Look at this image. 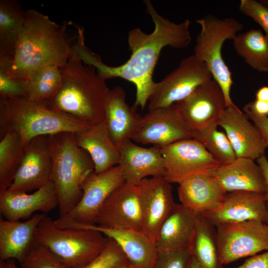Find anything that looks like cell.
Listing matches in <instances>:
<instances>
[{"label":"cell","mask_w":268,"mask_h":268,"mask_svg":"<svg viewBox=\"0 0 268 268\" xmlns=\"http://www.w3.org/2000/svg\"><path fill=\"white\" fill-rule=\"evenodd\" d=\"M144 3L154 29L149 34L139 28L130 30L128 42L132 54L124 64L116 67L105 64L98 55L86 47L84 38H79L73 47L83 63L95 67L103 79L119 77L134 84L136 88L134 107L142 109L148 102L155 87L153 72L163 48L169 46L184 49L192 40L189 19L175 23L158 14L150 0H145Z\"/></svg>","instance_id":"1"},{"label":"cell","mask_w":268,"mask_h":268,"mask_svg":"<svg viewBox=\"0 0 268 268\" xmlns=\"http://www.w3.org/2000/svg\"><path fill=\"white\" fill-rule=\"evenodd\" d=\"M72 52V46L59 24L37 10L26 9L8 75L25 81L33 71L41 67L61 68Z\"/></svg>","instance_id":"2"},{"label":"cell","mask_w":268,"mask_h":268,"mask_svg":"<svg viewBox=\"0 0 268 268\" xmlns=\"http://www.w3.org/2000/svg\"><path fill=\"white\" fill-rule=\"evenodd\" d=\"M58 91L48 104L52 110L93 126L105 122V108L110 89L95 67L85 64L73 51L61 67Z\"/></svg>","instance_id":"3"},{"label":"cell","mask_w":268,"mask_h":268,"mask_svg":"<svg viewBox=\"0 0 268 268\" xmlns=\"http://www.w3.org/2000/svg\"><path fill=\"white\" fill-rule=\"evenodd\" d=\"M90 127L70 115L52 110L45 103L26 97L0 98V137L8 132L15 133L24 148L39 136L76 133Z\"/></svg>","instance_id":"4"},{"label":"cell","mask_w":268,"mask_h":268,"mask_svg":"<svg viewBox=\"0 0 268 268\" xmlns=\"http://www.w3.org/2000/svg\"><path fill=\"white\" fill-rule=\"evenodd\" d=\"M74 133L63 132L49 135L52 177L57 192L60 215L73 209L82 195L85 179L94 171L89 154L79 147Z\"/></svg>","instance_id":"5"},{"label":"cell","mask_w":268,"mask_h":268,"mask_svg":"<svg viewBox=\"0 0 268 268\" xmlns=\"http://www.w3.org/2000/svg\"><path fill=\"white\" fill-rule=\"evenodd\" d=\"M108 238L93 230L57 228L46 214L36 229L35 242L70 268H83L103 250Z\"/></svg>","instance_id":"6"},{"label":"cell","mask_w":268,"mask_h":268,"mask_svg":"<svg viewBox=\"0 0 268 268\" xmlns=\"http://www.w3.org/2000/svg\"><path fill=\"white\" fill-rule=\"evenodd\" d=\"M201 30L196 39L194 55L203 62L224 93L227 107L234 104L231 97L233 81L232 74L222 56V48L227 40H233L243 28L234 18L220 19L208 14L196 20Z\"/></svg>","instance_id":"7"},{"label":"cell","mask_w":268,"mask_h":268,"mask_svg":"<svg viewBox=\"0 0 268 268\" xmlns=\"http://www.w3.org/2000/svg\"><path fill=\"white\" fill-rule=\"evenodd\" d=\"M125 183L119 165L101 173L93 172L82 184V195L78 203L69 212L54 220V224L60 229H80L95 225L98 213L105 201Z\"/></svg>","instance_id":"8"},{"label":"cell","mask_w":268,"mask_h":268,"mask_svg":"<svg viewBox=\"0 0 268 268\" xmlns=\"http://www.w3.org/2000/svg\"><path fill=\"white\" fill-rule=\"evenodd\" d=\"M206 65L194 55L156 82L148 100V111L167 108L188 97L199 86L212 78Z\"/></svg>","instance_id":"9"},{"label":"cell","mask_w":268,"mask_h":268,"mask_svg":"<svg viewBox=\"0 0 268 268\" xmlns=\"http://www.w3.org/2000/svg\"><path fill=\"white\" fill-rule=\"evenodd\" d=\"M215 227L221 265L268 250V231L260 221L223 223Z\"/></svg>","instance_id":"10"},{"label":"cell","mask_w":268,"mask_h":268,"mask_svg":"<svg viewBox=\"0 0 268 268\" xmlns=\"http://www.w3.org/2000/svg\"><path fill=\"white\" fill-rule=\"evenodd\" d=\"M163 159V177L179 184L193 175L210 172L220 165L199 142L181 140L160 147Z\"/></svg>","instance_id":"11"},{"label":"cell","mask_w":268,"mask_h":268,"mask_svg":"<svg viewBox=\"0 0 268 268\" xmlns=\"http://www.w3.org/2000/svg\"><path fill=\"white\" fill-rule=\"evenodd\" d=\"M175 105L193 132L217 122L227 108L222 89L212 78L201 84L186 99Z\"/></svg>","instance_id":"12"},{"label":"cell","mask_w":268,"mask_h":268,"mask_svg":"<svg viewBox=\"0 0 268 268\" xmlns=\"http://www.w3.org/2000/svg\"><path fill=\"white\" fill-rule=\"evenodd\" d=\"M193 132L180 116L175 105L148 111L141 118L132 140L162 147L177 141L193 138Z\"/></svg>","instance_id":"13"},{"label":"cell","mask_w":268,"mask_h":268,"mask_svg":"<svg viewBox=\"0 0 268 268\" xmlns=\"http://www.w3.org/2000/svg\"><path fill=\"white\" fill-rule=\"evenodd\" d=\"M170 184L160 176L145 178L137 185L142 231L154 243L161 226L175 204Z\"/></svg>","instance_id":"14"},{"label":"cell","mask_w":268,"mask_h":268,"mask_svg":"<svg viewBox=\"0 0 268 268\" xmlns=\"http://www.w3.org/2000/svg\"><path fill=\"white\" fill-rule=\"evenodd\" d=\"M52 167L49 135L33 138L24 148L20 166L7 190L27 193L38 189L51 181Z\"/></svg>","instance_id":"15"},{"label":"cell","mask_w":268,"mask_h":268,"mask_svg":"<svg viewBox=\"0 0 268 268\" xmlns=\"http://www.w3.org/2000/svg\"><path fill=\"white\" fill-rule=\"evenodd\" d=\"M225 131L237 158L257 159L268 148L258 127L235 104L227 107L217 120Z\"/></svg>","instance_id":"16"},{"label":"cell","mask_w":268,"mask_h":268,"mask_svg":"<svg viewBox=\"0 0 268 268\" xmlns=\"http://www.w3.org/2000/svg\"><path fill=\"white\" fill-rule=\"evenodd\" d=\"M95 225L142 231L137 186L125 183L114 191L100 208Z\"/></svg>","instance_id":"17"},{"label":"cell","mask_w":268,"mask_h":268,"mask_svg":"<svg viewBox=\"0 0 268 268\" xmlns=\"http://www.w3.org/2000/svg\"><path fill=\"white\" fill-rule=\"evenodd\" d=\"M214 226L223 223L258 220L268 224V208L264 193L252 191L227 192L215 210L204 215Z\"/></svg>","instance_id":"18"},{"label":"cell","mask_w":268,"mask_h":268,"mask_svg":"<svg viewBox=\"0 0 268 268\" xmlns=\"http://www.w3.org/2000/svg\"><path fill=\"white\" fill-rule=\"evenodd\" d=\"M178 184L181 204L198 215H204L217 209L227 193L211 171L193 175Z\"/></svg>","instance_id":"19"},{"label":"cell","mask_w":268,"mask_h":268,"mask_svg":"<svg viewBox=\"0 0 268 268\" xmlns=\"http://www.w3.org/2000/svg\"><path fill=\"white\" fill-rule=\"evenodd\" d=\"M58 205V198L52 181L32 194L8 190L0 193V211L7 220L28 218L36 211L46 213Z\"/></svg>","instance_id":"20"},{"label":"cell","mask_w":268,"mask_h":268,"mask_svg":"<svg viewBox=\"0 0 268 268\" xmlns=\"http://www.w3.org/2000/svg\"><path fill=\"white\" fill-rule=\"evenodd\" d=\"M120 166L126 183L137 186L145 178L164 176L160 147L146 148L130 140L120 147Z\"/></svg>","instance_id":"21"},{"label":"cell","mask_w":268,"mask_h":268,"mask_svg":"<svg viewBox=\"0 0 268 268\" xmlns=\"http://www.w3.org/2000/svg\"><path fill=\"white\" fill-rule=\"evenodd\" d=\"M79 229L95 230L113 239L135 268H153L158 250L155 243L142 231L132 229L110 228L97 225L85 226Z\"/></svg>","instance_id":"22"},{"label":"cell","mask_w":268,"mask_h":268,"mask_svg":"<svg viewBox=\"0 0 268 268\" xmlns=\"http://www.w3.org/2000/svg\"><path fill=\"white\" fill-rule=\"evenodd\" d=\"M141 117L127 103L122 87L109 90L105 104V123L111 138L119 148L132 140Z\"/></svg>","instance_id":"23"},{"label":"cell","mask_w":268,"mask_h":268,"mask_svg":"<svg viewBox=\"0 0 268 268\" xmlns=\"http://www.w3.org/2000/svg\"><path fill=\"white\" fill-rule=\"evenodd\" d=\"M45 214H34L23 222L0 219V260H23L35 244L37 228Z\"/></svg>","instance_id":"24"},{"label":"cell","mask_w":268,"mask_h":268,"mask_svg":"<svg viewBox=\"0 0 268 268\" xmlns=\"http://www.w3.org/2000/svg\"><path fill=\"white\" fill-rule=\"evenodd\" d=\"M198 215L175 203L161 226L155 244L158 251H174L189 248Z\"/></svg>","instance_id":"25"},{"label":"cell","mask_w":268,"mask_h":268,"mask_svg":"<svg viewBox=\"0 0 268 268\" xmlns=\"http://www.w3.org/2000/svg\"><path fill=\"white\" fill-rule=\"evenodd\" d=\"M74 134L78 146L91 158L95 173H101L118 165L120 148L111 138L105 122Z\"/></svg>","instance_id":"26"},{"label":"cell","mask_w":268,"mask_h":268,"mask_svg":"<svg viewBox=\"0 0 268 268\" xmlns=\"http://www.w3.org/2000/svg\"><path fill=\"white\" fill-rule=\"evenodd\" d=\"M226 192L252 191L264 193L266 185L260 166L254 160L237 158L233 162L220 165L211 171Z\"/></svg>","instance_id":"27"},{"label":"cell","mask_w":268,"mask_h":268,"mask_svg":"<svg viewBox=\"0 0 268 268\" xmlns=\"http://www.w3.org/2000/svg\"><path fill=\"white\" fill-rule=\"evenodd\" d=\"M189 249L201 268H223L219 260L216 227L203 215H198Z\"/></svg>","instance_id":"28"},{"label":"cell","mask_w":268,"mask_h":268,"mask_svg":"<svg viewBox=\"0 0 268 268\" xmlns=\"http://www.w3.org/2000/svg\"><path fill=\"white\" fill-rule=\"evenodd\" d=\"M237 54L254 69L268 72V39L260 29H251L232 40Z\"/></svg>","instance_id":"29"},{"label":"cell","mask_w":268,"mask_h":268,"mask_svg":"<svg viewBox=\"0 0 268 268\" xmlns=\"http://www.w3.org/2000/svg\"><path fill=\"white\" fill-rule=\"evenodd\" d=\"M25 12L17 0H0V55L13 57L24 23Z\"/></svg>","instance_id":"30"},{"label":"cell","mask_w":268,"mask_h":268,"mask_svg":"<svg viewBox=\"0 0 268 268\" xmlns=\"http://www.w3.org/2000/svg\"><path fill=\"white\" fill-rule=\"evenodd\" d=\"M62 79L60 67L46 66L35 70L25 80L27 98L48 105L60 89Z\"/></svg>","instance_id":"31"},{"label":"cell","mask_w":268,"mask_h":268,"mask_svg":"<svg viewBox=\"0 0 268 268\" xmlns=\"http://www.w3.org/2000/svg\"><path fill=\"white\" fill-rule=\"evenodd\" d=\"M0 193L11 184L20 166L24 147L20 136L8 132L0 137Z\"/></svg>","instance_id":"32"},{"label":"cell","mask_w":268,"mask_h":268,"mask_svg":"<svg viewBox=\"0 0 268 268\" xmlns=\"http://www.w3.org/2000/svg\"><path fill=\"white\" fill-rule=\"evenodd\" d=\"M217 122L193 132V138L201 144L220 165L233 162L236 155L226 134L218 131Z\"/></svg>","instance_id":"33"},{"label":"cell","mask_w":268,"mask_h":268,"mask_svg":"<svg viewBox=\"0 0 268 268\" xmlns=\"http://www.w3.org/2000/svg\"><path fill=\"white\" fill-rule=\"evenodd\" d=\"M12 58L10 55H0V98H27L25 81L13 78L8 75Z\"/></svg>","instance_id":"34"},{"label":"cell","mask_w":268,"mask_h":268,"mask_svg":"<svg viewBox=\"0 0 268 268\" xmlns=\"http://www.w3.org/2000/svg\"><path fill=\"white\" fill-rule=\"evenodd\" d=\"M19 264L22 268H70L62 262L47 248L36 242Z\"/></svg>","instance_id":"35"},{"label":"cell","mask_w":268,"mask_h":268,"mask_svg":"<svg viewBox=\"0 0 268 268\" xmlns=\"http://www.w3.org/2000/svg\"><path fill=\"white\" fill-rule=\"evenodd\" d=\"M129 262L118 244L108 238L101 252L83 268H114Z\"/></svg>","instance_id":"36"},{"label":"cell","mask_w":268,"mask_h":268,"mask_svg":"<svg viewBox=\"0 0 268 268\" xmlns=\"http://www.w3.org/2000/svg\"><path fill=\"white\" fill-rule=\"evenodd\" d=\"M191 258L189 248L174 251H158L153 268H188Z\"/></svg>","instance_id":"37"},{"label":"cell","mask_w":268,"mask_h":268,"mask_svg":"<svg viewBox=\"0 0 268 268\" xmlns=\"http://www.w3.org/2000/svg\"><path fill=\"white\" fill-rule=\"evenodd\" d=\"M239 9L260 25L268 39V6L256 0H241Z\"/></svg>","instance_id":"38"},{"label":"cell","mask_w":268,"mask_h":268,"mask_svg":"<svg viewBox=\"0 0 268 268\" xmlns=\"http://www.w3.org/2000/svg\"><path fill=\"white\" fill-rule=\"evenodd\" d=\"M244 113L261 131L268 148V117L256 113L249 103L243 108Z\"/></svg>","instance_id":"39"},{"label":"cell","mask_w":268,"mask_h":268,"mask_svg":"<svg viewBox=\"0 0 268 268\" xmlns=\"http://www.w3.org/2000/svg\"><path fill=\"white\" fill-rule=\"evenodd\" d=\"M235 268H268V250L247 259L242 265Z\"/></svg>","instance_id":"40"},{"label":"cell","mask_w":268,"mask_h":268,"mask_svg":"<svg viewBox=\"0 0 268 268\" xmlns=\"http://www.w3.org/2000/svg\"><path fill=\"white\" fill-rule=\"evenodd\" d=\"M257 163L261 167L264 176L266 190L264 194L268 208V159L265 154L257 159Z\"/></svg>","instance_id":"41"},{"label":"cell","mask_w":268,"mask_h":268,"mask_svg":"<svg viewBox=\"0 0 268 268\" xmlns=\"http://www.w3.org/2000/svg\"><path fill=\"white\" fill-rule=\"evenodd\" d=\"M249 104L256 113L268 117V102L256 100Z\"/></svg>","instance_id":"42"},{"label":"cell","mask_w":268,"mask_h":268,"mask_svg":"<svg viewBox=\"0 0 268 268\" xmlns=\"http://www.w3.org/2000/svg\"><path fill=\"white\" fill-rule=\"evenodd\" d=\"M256 100L268 102V86H264L260 88L256 93Z\"/></svg>","instance_id":"43"},{"label":"cell","mask_w":268,"mask_h":268,"mask_svg":"<svg viewBox=\"0 0 268 268\" xmlns=\"http://www.w3.org/2000/svg\"><path fill=\"white\" fill-rule=\"evenodd\" d=\"M0 268H17L15 263L10 259L0 260Z\"/></svg>","instance_id":"44"},{"label":"cell","mask_w":268,"mask_h":268,"mask_svg":"<svg viewBox=\"0 0 268 268\" xmlns=\"http://www.w3.org/2000/svg\"><path fill=\"white\" fill-rule=\"evenodd\" d=\"M188 268H201L198 261L192 256Z\"/></svg>","instance_id":"45"},{"label":"cell","mask_w":268,"mask_h":268,"mask_svg":"<svg viewBox=\"0 0 268 268\" xmlns=\"http://www.w3.org/2000/svg\"><path fill=\"white\" fill-rule=\"evenodd\" d=\"M114 268H135L129 262L121 264Z\"/></svg>","instance_id":"46"},{"label":"cell","mask_w":268,"mask_h":268,"mask_svg":"<svg viewBox=\"0 0 268 268\" xmlns=\"http://www.w3.org/2000/svg\"><path fill=\"white\" fill-rule=\"evenodd\" d=\"M262 4L268 6V0H263L259 1Z\"/></svg>","instance_id":"47"},{"label":"cell","mask_w":268,"mask_h":268,"mask_svg":"<svg viewBox=\"0 0 268 268\" xmlns=\"http://www.w3.org/2000/svg\"><path fill=\"white\" fill-rule=\"evenodd\" d=\"M266 228L268 231V224H266Z\"/></svg>","instance_id":"48"}]
</instances>
